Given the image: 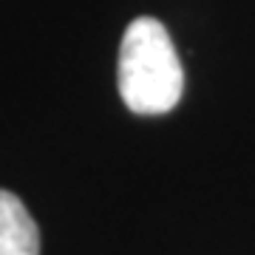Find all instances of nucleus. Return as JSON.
<instances>
[{
    "label": "nucleus",
    "instance_id": "2",
    "mask_svg": "<svg viewBox=\"0 0 255 255\" xmlns=\"http://www.w3.org/2000/svg\"><path fill=\"white\" fill-rule=\"evenodd\" d=\"M0 255H40L34 219L9 190H0Z\"/></svg>",
    "mask_w": 255,
    "mask_h": 255
},
{
    "label": "nucleus",
    "instance_id": "1",
    "mask_svg": "<svg viewBox=\"0 0 255 255\" xmlns=\"http://www.w3.org/2000/svg\"><path fill=\"white\" fill-rule=\"evenodd\" d=\"M184 91L182 60L167 28L153 17H136L119 46V94L133 114L156 117L173 111Z\"/></svg>",
    "mask_w": 255,
    "mask_h": 255
}]
</instances>
